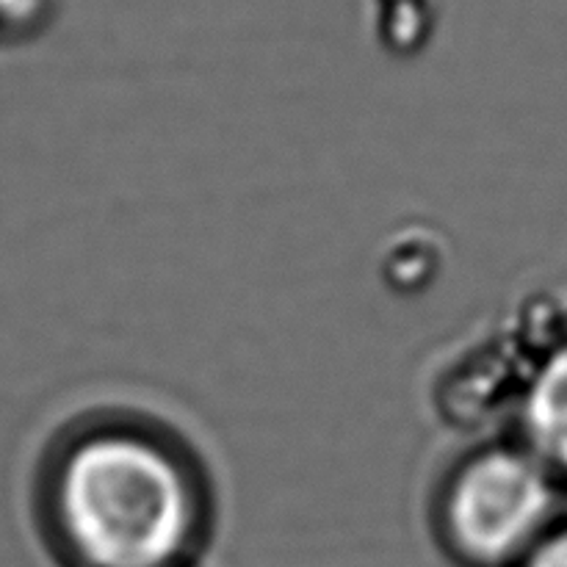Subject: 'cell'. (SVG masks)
<instances>
[{"label": "cell", "instance_id": "cell-1", "mask_svg": "<svg viewBox=\"0 0 567 567\" xmlns=\"http://www.w3.org/2000/svg\"><path fill=\"white\" fill-rule=\"evenodd\" d=\"M48 515L70 567H186L203 524L186 460L136 426L72 437L48 476Z\"/></svg>", "mask_w": 567, "mask_h": 567}, {"label": "cell", "instance_id": "cell-4", "mask_svg": "<svg viewBox=\"0 0 567 567\" xmlns=\"http://www.w3.org/2000/svg\"><path fill=\"white\" fill-rule=\"evenodd\" d=\"M515 567H567V520L543 535Z\"/></svg>", "mask_w": 567, "mask_h": 567}, {"label": "cell", "instance_id": "cell-3", "mask_svg": "<svg viewBox=\"0 0 567 567\" xmlns=\"http://www.w3.org/2000/svg\"><path fill=\"white\" fill-rule=\"evenodd\" d=\"M520 443L567 487V338L548 349L526 385Z\"/></svg>", "mask_w": 567, "mask_h": 567}, {"label": "cell", "instance_id": "cell-2", "mask_svg": "<svg viewBox=\"0 0 567 567\" xmlns=\"http://www.w3.org/2000/svg\"><path fill=\"white\" fill-rule=\"evenodd\" d=\"M563 491L520 441L468 454L441 493L443 546L465 567H515L563 520Z\"/></svg>", "mask_w": 567, "mask_h": 567}]
</instances>
